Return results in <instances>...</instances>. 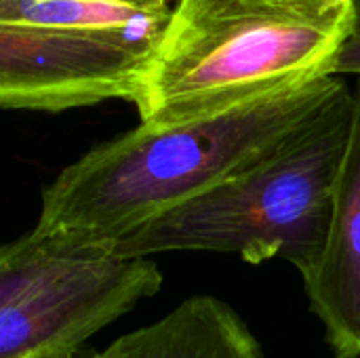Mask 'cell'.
<instances>
[{"label": "cell", "instance_id": "cell-8", "mask_svg": "<svg viewBox=\"0 0 360 358\" xmlns=\"http://www.w3.org/2000/svg\"><path fill=\"white\" fill-rule=\"evenodd\" d=\"M346 74H354L360 78V36H352V40L346 44V49L338 59L335 76H346Z\"/></svg>", "mask_w": 360, "mask_h": 358}, {"label": "cell", "instance_id": "cell-1", "mask_svg": "<svg viewBox=\"0 0 360 358\" xmlns=\"http://www.w3.org/2000/svg\"><path fill=\"white\" fill-rule=\"evenodd\" d=\"M346 87L331 76L224 114L137 124L68 165L42 190L32 230L72 247L110 249L274 152Z\"/></svg>", "mask_w": 360, "mask_h": 358}, {"label": "cell", "instance_id": "cell-9", "mask_svg": "<svg viewBox=\"0 0 360 358\" xmlns=\"http://www.w3.org/2000/svg\"><path fill=\"white\" fill-rule=\"evenodd\" d=\"M114 2H129L139 6H175L177 0H114Z\"/></svg>", "mask_w": 360, "mask_h": 358}, {"label": "cell", "instance_id": "cell-11", "mask_svg": "<svg viewBox=\"0 0 360 358\" xmlns=\"http://www.w3.org/2000/svg\"><path fill=\"white\" fill-rule=\"evenodd\" d=\"M356 36H360V0H356Z\"/></svg>", "mask_w": 360, "mask_h": 358}, {"label": "cell", "instance_id": "cell-7", "mask_svg": "<svg viewBox=\"0 0 360 358\" xmlns=\"http://www.w3.org/2000/svg\"><path fill=\"white\" fill-rule=\"evenodd\" d=\"M95 358H264V350L230 304L213 295H192Z\"/></svg>", "mask_w": 360, "mask_h": 358}, {"label": "cell", "instance_id": "cell-10", "mask_svg": "<svg viewBox=\"0 0 360 358\" xmlns=\"http://www.w3.org/2000/svg\"><path fill=\"white\" fill-rule=\"evenodd\" d=\"M97 352H93V350H82V352H76V354H70V357H59V358H95Z\"/></svg>", "mask_w": 360, "mask_h": 358}, {"label": "cell", "instance_id": "cell-3", "mask_svg": "<svg viewBox=\"0 0 360 358\" xmlns=\"http://www.w3.org/2000/svg\"><path fill=\"white\" fill-rule=\"evenodd\" d=\"M354 95L346 87L310 124L213 190L167 211L110 247L129 257L169 251L289 262L302 279L323 255Z\"/></svg>", "mask_w": 360, "mask_h": 358}, {"label": "cell", "instance_id": "cell-2", "mask_svg": "<svg viewBox=\"0 0 360 358\" xmlns=\"http://www.w3.org/2000/svg\"><path fill=\"white\" fill-rule=\"evenodd\" d=\"M356 0H177L135 97L139 124L224 114L335 76Z\"/></svg>", "mask_w": 360, "mask_h": 358}, {"label": "cell", "instance_id": "cell-6", "mask_svg": "<svg viewBox=\"0 0 360 358\" xmlns=\"http://www.w3.org/2000/svg\"><path fill=\"white\" fill-rule=\"evenodd\" d=\"M352 127L333 196L331 226L319 266L304 281L310 310L335 358H360V78Z\"/></svg>", "mask_w": 360, "mask_h": 358}, {"label": "cell", "instance_id": "cell-5", "mask_svg": "<svg viewBox=\"0 0 360 358\" xmlns=\"http://www.w3.org/2000/svg\"><path fill=\"white\" fill-rule=\"evenodd\" d=\"M152 257L72 247L30 230L0 249V358H59L156 295Z\"/></svg>", "mask_w": 360, "mask_h": 358}, {"label": "cell", "instance_id": "cell-4", "mask_svg": "<svg viewBox=\"0 0 360 358\" xmlns=\"http://www.w3.org/2000/svg\"><path fill=\"white\" fill-rule=\"evenodd\" d=\"M173 6L0 0V106L65 112L135 101Z\"/></svg>", "mask_w": 360, "mask_h": 358}]
</instances>
